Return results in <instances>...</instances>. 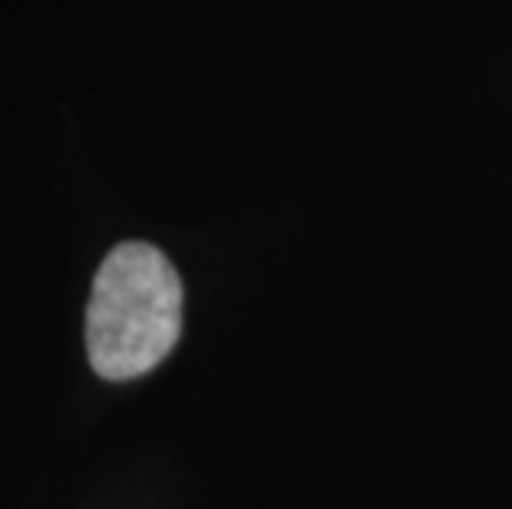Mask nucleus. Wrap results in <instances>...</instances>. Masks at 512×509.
Returning a JSON list of instances; mask_svg holds the SVG:
<instances>
[{
  "instance_id": "obj_1",
  "label": "nucleus",
  "mask_w": 512,
  "mask_h": 509,
  "mask_svg": "<svg viewBox=\"0 0 512 509\" xmlns=\"http://www.w3.org/2000/svg\"><path fill=\"white\" fill-rule=\"evenodd\" d=\"M182 334V281L159 248L123 242L103 258L86 308V351L106 381L149 374Z\"/></svg>"
}]
</instances>
